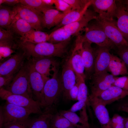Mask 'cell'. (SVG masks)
<instances>
[{"mask_svg":"<svg viewBox=\"0 0 128 128\" xmlns=\"http://www.w3.org/2000/svg\"><path fill=\"white\" fill-rule=\"evenodd\" d=\"M25 56L21 51L12 55L0 64V76L15 75L24 64Z\"/></svg>","mask_w":128,"mask_h":128,"instance_id":"13","label":"cell"},{"mask_svg":"<svg viewBox=\"0 0 128 128\" xmlns=\"http://www.w3.org/2000/svg\"><path fill=\"white\" fill-rule=\"evenodd\" d=\"M14 33L10 30L0 28V42H13Z\"/></svg>","mask_w":128,"mask_h":128,"instance_id":"37","label":"cell"},{"mask_svg":"<svg viewBox=\"0 0 128 128\" xmlns=\"http://www.w3.org/2000/svg\"><path fill=\"white\" fill-rule=\"evenodd\" d=\"M15 75L0 76V88L5 87L8 85L12 81Z\"/></svg>","mask_w":128,"mask_h":128,"instance_id":"44","label":"cell"},{"mask_svg":"<svg viewBox=\"0 0 128 128\" xmlns=\"http://www.w3.org/2000/svg\"><path fill=\"white\" fill-rule=\"evenodd\" d=\"M31 119L4 123L2 128H27Z\"/></svg>","mask_w":128,"mask_h":128,"instance_id":"35","label":"cell"},{"mask_svg":"<svg viewBox=\"0 0 128 128\" xmlns=\"http://www.w3.org/2000/svg\"><path fill=\"white\" fill-rule=\"evenodd\" d=\"M7 29L14 33L22 37L30 31L35 30L28 23L19 18H14L10 25Z\"/></svg>","mask_w":128,"mask_h":128,"instance_id":"27","label":"cell"},{"mask_svg":"<svg viewBox=\"0 0 128 128\" xmlns=\"http://www.w3.org/2000/svg\"><path fill=\"white\" fill-rule=\"evenodd\" d=\"M53 116L48 111L43 112L36 118L31 119L27 128H50Z\"/></svg>","mask_w":128,"mask_h":128,"instance_id":"25","label":"cell"},{"mask_svg":"<svg viewBox=\"0 0 128 128\" xmlns=\"http://www.w3.org/2000/svg\"><path fill=\"white\" fill-rule=\"evenodd\" d=\"M19 3L34 9L41 14L48 9L54 8L53 6L46 5L42 0H20Z\"/></svg>","mask_w":128,"mask_h":128,"instance_id":"31","label":"cell"},{"mask_svg":"<svg viewBox=\"0 0 128 128\" xmlns=\"http://www.w3.org/2000/svg\"><path fill=\"white\" fill-rule=\"evenodd\" d=\"M87 105V104L84 101H78L68 110L75 113L77 111L81 110H82L86 109Z\"/></svg>","mask_w":128,"mask_h":128,"instance_id":"42","label":"cell"},{"mask_svg":"<svg viewBox=\"0 0 128 128\" xmlns=\"http://www.w3.org/2000/svg\"><path fill=\"white\" fill-rule=\"evenodd\" d=\"M96 21L101 26L108 38L117 47L118 49L128 48V42L118 28L116 22L106 20L98 17Z\"/></svg>","mask_w":128,"mask_h":128,"instance_id":"5","label":"cell"},{"mask_svg":"<svg viewBox=\"0 0 128 128\" xmlns=\"http://www.w3.org/2000/svg\"><path fill=\"white\" fill-rule=\"evenodd\" d=\"M113 85L128 91V75L117 77Z\"/></svg>","mask_w":128,"mask_h":128,"instance_id":"40","label":"cell"},{"mask_svg":"<svg viewBox=\"0 0 128 128\" xmlns=\"http://www.w3.org/2000/svg\"><path fill=\"white\" fill-rule=\"evenodd\" d=\"M20 0H5L3 4L9 6H14L19 3Z\"/></svg>","mask_w":128,"mask_h":128,"instance_id":"46","label":"cell"},{"mask_svg":"<svg viewBox=\"0 0 128 128\" xmlns=\"http://www.w3.org/2000/svg\"><path fill=\"white\" fill-rule=\"evenodd\" d=\"M0 6V27L8 28L14 19L12 9L2 5Z\"/></svg>","mask_w":128,"mask_h":128,"instance_id":"30","label":"cell"},{"mask_svg":"<svg viewBox=\"0 0 128 128\" xmlns=\"http://www.w3.org/2000/svg\"><path fill=\"white\" fill-rule=\"evenodd\" d=\"M4 123V117L1 107L0 108V128H2Z\"/></svg>","mask_w":128,"mask_h":128,"instance_id":"47","label":"cell"},{"mask_svg":"<svg viewBox=\"0 0 128 128\" xmlns=\"http://www.w3.org/2000/svg\"><path fill=\"white\" fill-rule=\"evenodd\" d=\"M58 69L54 72L52 77L45 84L44 95L45 106L50 107L57 101L63 92L61 79L58 77Z\"/></svg>","mask_w":128,"mask_h":128,"instance_id":"6","label":"cell"},{"mask_svg":"<svg viewBox=\"0 0 128 128\" xmlns=\"http://www.w3.org/2000/svg\"><path fill=\"white\" fill-rule=\"evenodd\" d=\"M125 7L126 10L128 12V7L126 6H125Z\"/></svg>","mask_w":128,"mask_h":128,"instance_id":"52","label":"cell"},{"mask_svg":"<svg viewBox=\"0 0 128 128\" xmlns=\"http://www.w3.org/2000/svg\"><path fill=\"white\" fill-rule=\"evenodd\" d=\"M117 77L108 72L93 73L89 78L91 80L90 85L91 93L90 95L96 96L113 86Z\"/></svg>","mask_w":128,"mask_h":128,"instance_id":"9","label":"cell"},{"mask_svg":"<svg viewBox=\"0 0 128 128\" xmlns=\"http://www.w3.org/2000/svg\"><path fill=\"white\" fill-rule=\"evenodd\" d=\"M0 96L9 103L29 110L33 113L40 115L43 113L39 104L33 99L13 94L3 87L0 88Z\"/></svg>","mask_w":128,"mask_h":128,"instance_id":"4","label":"cell"},{"mask_svg":"<svg viewBox=\"0 0 128 128\" xmlns=\"http://www.w3.org/2000/svg\"><path fill=\"white\" fill-rule=\"evenodd\" d=\"M76 74V83L78 84V101H83L85 102L87 105H89L88 100L87 89L85 82V79L81 75Z\"/></svg>","mask_w":128,"mask_h":128,"instance_id":"32","label":"cell"},{"mask_svg":"<svg viewBox=\"0 0 128 128\" xmlns=\"http://www.w3.org/2000/svg\"><path fill=\"white\" fill-rule=\"evenodd\" d=\"M69 127L84 128L81 125L72 123L59 113L53 115L50 128H65Z\"/></svg>","mask_w":128,"mask_h":128,"instance_id":"28","label":"cell"},{"mask_svg":"<svg viewBox=\"0 0 128 128\" xmlns=\"http://www.w3.org/2000/svg\"><path fill=\"white\" fill-rule=\"evenodd\" d=\"M4 117V123L24 120L29 118L32 112L25 108L6 101L1 107Z\"/></svg>","mask_w":128,"mask_h":128,"instance_id":"10","label":"cell"},{"mask_svg":"<svg viewBox=\"0 0 128 128\" xmlns=\"http://www.w3.org/2000/svg\"><path fill=\"white\" fill-rule=\"evenodd\" d=\"M117 8L115 17L117 19V26L128 42V12L122 0H116Z\"/></svg>","mask_w":128,"mask_h":128,"instance_id":"22","label":"cell"},{"mask_svg":"<svg viewBox=\"0 0 128 128\" xmlns=\"http://www.w3.org/2000/svg\"><path fill=\"white\" fill-rule=\"evenodd\" d=\"M43 2L47 5L52 6L54 5L55 0H42Z\"/></svg>","mask_w":128,"mask_h":128,"instance_id":"48","label":"cell"},{"mask_svg":"<svg viewBox=\"0 0 128 128\" xmlns=\"http://www.w3.org/2000/svg\"><path fill=\"white\" fill-rule=\"evenodd\" d=\"M49 34L41 31L32 30L20 38V41L33 44L48 42Z\"/></svg>","mask_w":128,"mask_h":128,"instance_id":"24","label":"cell"},{"mask_svg":"<svg viewBox=\"0 0 128 128\" xmlns=\"http://www.w3.org/2000/svg\"><path fill=\"white\" fill-rule=\"evenodd\" d=\"M124 128H128V117L124 118Z\"/></svg>","mask_w":128,"mask_h":128,"instance_id":"49","label":"cell"},{"mask_svg":"<svg viewBox=\"0 0 128 128\" xmlns=\"http://www.w3.org/2000/svg\"><path fill=\"white\" fill-rule=\"evenodd\" d=\"M91 5L90 0V2L84 8L80 10H72L65 15L55 30L77 21L84 14Z\"/></svg>","mask_w":128,"mask_h":128,"instance_id":"26","label":"cell"},{"mask_svg":"<svg viewBox=\"0 0 128 128\" xmlns=\"http://www.w3.org/2000/svg\"><path fill=\"white\" fill-rule=\"evenodd\" d=\"M28 62L29 82L33 99L41 107H45L44 95V82L41 75L35 69L30 60Z\"/></svg>","mask_w":128,"mask_h":128,"instance_id":"7","label":"cell"},{"mask_svg":"<svg viewBox=\"0 0 128 128\" xmlns=\"http://www.w3.org/2000/svg\"><path fill=\"white\" fill-rule=\"evenodd\" d=\"M115 108L117 111L128 113V102H122L118 104Z\"/></svg>","mask_w":128,"mask_h":128,"instance_id":"45","label":"cell"},{"mask_svg":"<svg viewBox=\"0 0 128 128\" xmlns=\"http://www.w3.org/2000/svg\"><path fill=\"white\" fill-rule=\"evenodd\" d=\"M65 128H76L74 127H67Z\"/></svg>","mask_w":128,"mask_h":128,"instance_id":"53","label":"cell"},{"mask_svg":"<svg viewBox=\"0 0 128 128\" xmlns=\"http://www.w3.org/2000/svg\"><path fill=\"white\" fill-rule=\"evenodd\" d=\"M84 31V34L82 36L83 41H87L91 44L94 43L98 46L107 47L110 49L115 46L96 21L89 24Z\"/></svg>","mask_w":128,"mask_h":128,"instance_id":"3","label":"cell"},{"mask_svg":"<svg viewBox=\"0 0 128 128\" xmlns=\"http://www.w3.org/2000/svg\"><path fill=\"white\" fill-rule=\"evenodd\" d=\"M91 2L93 10L100 18L106 20H114L117 8L116 0H91Z\"/></svg>","mask_w":128,"mask_h":128,"instance_id":"11","label":"cell"},{"mask_svg":"<svg viewBox=\"0 0 128 128\" xmlns=\"http://www.w3.org/2000/svg\"><path fill=\"white\" fill-rule=\"evenodd\" d=\"M13 42H0V61L11 56L14 52Z\"/></svg>","mask_w":128,"mask_h":128,"instance_id":"34","label":"cell"},{"mask_svg":"<svg viewBox=\"0 0 128 128\" xmlns=\"http://www.w3.org/2000/svg\"><path fill=\"white\" fill-rule=\"evenodd\" d=\"M128 95V91L113 85L94 97L99 102L106 106Z\"/></svg>","mask_w":128,"mask_h":128,"instance_id":"17","label":"cell"},{"mask_svg":"<svg viewBox=\"0 0 128 128\" xmlns=\"http://www.w3.org/2000/svg\"><path fill=\"white\" fill-rule=\"evenodd\" d=\"M89 106L92 108L101 128H112L109 113L106 106L99 102L93 96H88Z\"/></svg>","mask_w":128,"mask_h":128,"instance_id":"16","label":"cell"},{"mask_svg":"<svg viewBox=\"0 0 128 128\" xmlns=\"http://www.w3.org/2000/svg\"><path fill=\"white\" fill-rule=\"evenodd\" d=\"M12 10L14 18H19L25 20L36 30L41 31L42 29L41 14L37 12L20 3L14 6Z\"/></svg>","mask_w":128,"mask_h":128,"instance_id":"8","label":"cell"},{"mask_svg":"<svg viewBox=\"0 0 128 128\" xmlns=\"http://www.w3.org/2000/svg\"><path fill=\"white\" fill-rule=\"evenodd\" d=\"M59 113L72 123L77 125H79L78 123H80L84 128H89L88 122L85 121L81 117L79 116L75 112L67 110H61Z\"/></svg>","mask_w":128,"mask_h":128,"instance_id":"33","label":"cell"},{"mask_svg":"<svg viewBox=\"0 0 128 128\" xmlns=\"http://www.w3.org/2000/svg\"><path fill=\"white\" fill-rule=\"evenodd\" d=\"M78 87L77 83L69 90L68 95V99L73 101H78Z\"/></svg>","mask_w":128,"mask_h":128,"instance_id":"43","label":"cell"},{"mask_svg":"<svg viewBox=\"0 0 128 128\" xmlns=\"http://www.w3.org/2000/svg\"><path fill=\"white\" fill-rule=\"evenodd\" d=\"M114 76L128 75V71L124 62L119 57L111 54L108 72Z\"/></svg>","mask_w":128,"mask_h":128,"instance_id":"23","label":"cell"},{"mask_svg":"<svg viewBox=\"0 0 128 128\" xmlns=\"http://www.w3.org/2000/svg\"><path fill=\"white\" fill-rule=\"evenodd\" d=\"M29 60L35 69L41 75L45 84L50 78L51 71L57 69L58 63L52 57H34Z\"/></svg>","mask_w":128,"mask_h":128,"instance_id":"12","label":"cell"},{"mask_svg":"<svg viewBox=\"0 0 128 128\" xmlns=\"http://www.w3.org/2000/svg\"><path fill=\"white\" fill-rule=\"evenodd\" d=\"M124 118L118 114H114L110 119L112 128H124Z\"/></svg>","mask_w":128,"mask_h":128,"instance_id":"39","label":"cell"},{"mask_svg":"<svg viewBox=\"0 0 128 128\" xmlns=\"http://www.w3.org/2000/svg\"><path fill=\"white\" fill-rule=\"evenodd\" d=\"M72 36L62 27L49 34L48 42L53 43L61 42L70 40Z\"/></svg>","mask_w":128,"mask_h":128,"instance_id":"29","label":"cell"},{"mask_svg":"<svg viewBox=\"0 0 128 128\" xmlns=\"http://www.w3.org/2000/svg\"><path fill=\"white\" fill-rule=\"evenodd\" d=\"M5 87V89L13 94L33 99L29 82L28 61L24 64L11 82Z\"/></svg>","mask_w":128,"mask_h":128,"instance_id":"2","label":"cell"},{"mask_svg":"<svg viewBox=\"0 0 128 128\" xmlns=\"http://www.w3.org/2000/svg\"><path fill=\"white\" fill-rule=\"evenodd\" d=\"M71 6L72 10H80L85 8L90 0H64Z\"/></svg>","mask_w":128,"mask_h":128,"instance_id":"36","label":"cell"},{"mask_svg":"<svg viewBox=\"0 0 128 128\" xmlns=\"http://www.w3.org/2000/svg\"><path fill=\"white\" fill-rule=\"evenodd\" d=\"M110 49L106 47L98 46L95 50L94 72L97 74L108 72L111 54Z\"/></svg>","mask_w":128,"mask_h":128,"instance_id":"19","label":"cell"},{"mask_svg":"<svg viewBox=\"0 0 128 128\" xmlns=\"http://www.w3.org/2000/svg\"><path fill=\"white\" fill-rule=\"evenodd\" d=\"M54 5L57 10L64 13L67 14L72 10L71 6L64 0H55Z\"/></svg>","mask_w":128,"mask_h":128,"instance_id":"38","label":"cell"},{"mask_svg":"<svg viewBox=\"0 0 128 128\" xmlns=\"http://www.w3.org/2000/svg\"><path fill=\"white\" fill-rule=\"evenodd\" d=\"M91 44L86 41L83 43L82 57L86 78H90L94 72L95 50Z\"/></svg>","mask_w":128,"mask_h":128,"instance_id":"20","label":"cell"},{"mask_svg":"<svg viewBox=\"0 0 128 128\" xmlns=\"http://www.w3.org/2000/svg\"><path fill=\"white\" fill-rule=\"evenodd\" d=\"M67 14L54 8L46 10L41 15L42 27L49 29L55 26H57L61 22Z\"/></svg>","mask_w":128,"mask_h":128,"instance_id":"21","label":"cell"},{"mask_svg":"<svg viewBox=\"0 0 128 128\" xmlns=\"http://www.w3.org/2000/svg\"><path fill=\"white\" fill-rule=\"evenodd\" d=\"M97 14L94 10L88 9L77 21L62 27L72 36L78 35L80 32L84 31L91 20L97 19L98 15Z\"/></svg>","mask_w":128,"mask_h":128,"instance_id":"15","label":"cell"},{"mask_svg":"<svg viewBox=\"0 0 128 128\" xmlns=\"http://www.w3.org/2000/svg\"><path fill=\"white\" fill-rule=\"evenodd\" d=\"M83 42L82 36L80 35H77L75 41L74 47L69 59L75 73L81 75L85 79L84 68L82 57Z\"/></svg>","mask_w":128,"mask_h":128,"instance_id":"14","label":"cell"},{"mask_svg":"<svg viewBox=\"0 0 128 128\" xmlns=\"http://www.w3.org/2000/svg\"><path fill=\"white\" fill-rule=\"evenodd\" d=\"M123 1L125 6L128 7V0Z\"/></svg>","mask_w":128,"mask_h":128,"instance_id":"50","label":"cell"},{"mask_svg":"<svg viewBox=\"0 0 128 128\" xmlns=\"http://www.w3.org/2000/svg\"><path fill=\"white\" fill-rule=\"evenodd\" d=\"M70 40L56 43L46 42L33 44L20 41L18 46L29 57H63L67 53Z\"/></svg>","mask_w":128,"mask_h":128,"instance_id":"1","label":"cell"},{"mask_svg":"<svg viewBox=\"0 0 128 128\" xmlns=\"http://www.w3.org/2000/svg\"><path fill=\"white\" fill-rule=\"evenodd\" d=\"M61 80L63 96L68 99L69 90L76 83V74L69 59H67L63 65Z\"/></svg>","mask_w":128,"mask_h":128,"instance_id":"18","label":"cell"},{"mask_svg":"<svg viewBox=\"0 0 128 128\" xmlns=\"http://www.w3.org/2000/svg\"><path fill=\"white\" fill-rule=\"evenodd\" d=\"M117 54L119 58L124 62L128 68V48L118 49Z\"/></svg>","mask_w":128,"mask_h":128,"instance_id":"41","label":"cell"},{"mask_svg":"<svg viewBox=\"0 0 128 128\" xmlns=\"http://www.w3.org/2000/svg\"><path fill=\"white\" fill-rule=\"evenodd\" d=\"M5 2V0H0V5L3 4Z\"/></svg>","mask_w":128,"mask_h":128,"instance_id":"51","label":"cell"}]
</instances>
